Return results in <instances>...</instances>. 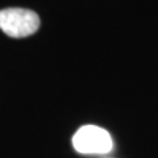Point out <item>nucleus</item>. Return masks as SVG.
Wrapping results in <instances>:
<instances>
[{
	"instance_id": "f257e3e1",
	"label": "nucleus",
	"mask_w": 158,
	"mask_h": 158,
	"mask_svg": "<svg viewBox=\"0 0 158 158\" xmlns=\"http://www.w3.org/2000/svg\"><path fill=\"white\" fill-rule=\"evenodd\" d=\"M40 28L38 15L25 8H6L0 11V29L12 38H24Z\"/></svg>"
},
{
	"instance_id": "f03ea898",
	"label": "nucleus",
	"mask_w": 158,
	"mask_h": 158,
	"mask_svg": "<svg viewBox=\"0 0 158 158\" xmlns=\"http://www.w3.org/2000/svg\"><path fill=\"white\" fill-rule=\"evenodd\" d=\"M73 146L82 154H107L112 150L113 142L106 129L96 125H85L74 135Z\"/></svg>"
}]
</instances>
